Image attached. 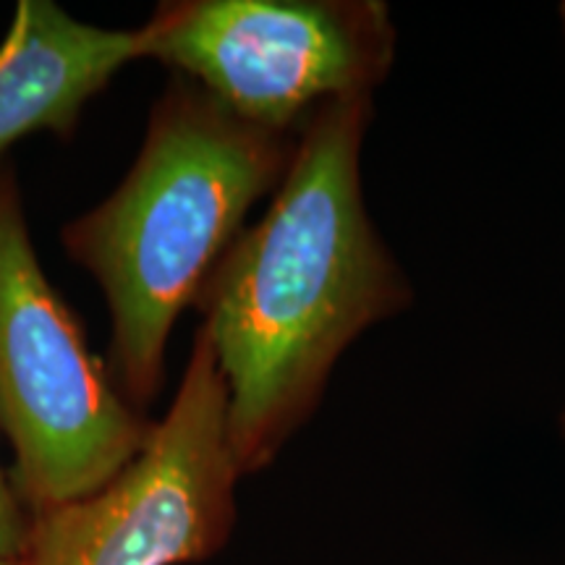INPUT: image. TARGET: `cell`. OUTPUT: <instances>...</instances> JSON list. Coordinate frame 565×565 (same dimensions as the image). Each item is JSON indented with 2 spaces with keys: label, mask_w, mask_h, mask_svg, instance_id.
<instances>
[{
  "label": "cell",
  "mask_w": 565,
  "mask_h": 565,
  "mask_svg": "<svg viewBox=\"0 0 565 565\" xmlns=\"http://www.w3.org/2000/svg\"><path fill=\"white\" fill-rule=\"evenodd\" d=\"M563 433H565V412H563Z\"/></svg>",
  "instance_id": "cell-9"
},
{
  "label": "cell",
  "mask_w": 565,
  "mask_h": 565,
  "mask_svg": "<svg viewBox=\"0 0 565 565\" xmlns=\"http://www.w3.org/2000/svg\"><path fill=\"white\" fill-rule=\"evenodd\" d=\"M372 97L317 108L259 223L236 236L196 307L228 395L238 475L263 471L320 404L343 351L412 303L362 192Z\"/></svg>",
  "instance_id": "cell-1"
},
{
  "label": "cell",
  "mask_w": 565,
  "mask_h": 565,
  "mask_svg": "<svg viewBox=\"0 0 565 565\" xmlns=\"http://www.w3.org/2000/svg\"><path fill=\"white\" fill-rule=\"evenodd\" d=\"M0 565H21V557H19V561H3Z\"/></svg>",
  "instance_id": "cell-8"
},
{
  "label": "cell",
  "mask_w": 565,
  "mask_h": 565,
  "mask_svg": "<svg viewBox=\"0 0 565 565\" xmlns=\"http://www.w3.org/2000/svg\"><path fill=\"white\" fill-rule=\"evenodd\" d=\"M137 58L141 26L100 30L51 0H21L0 42V154L42 129L71 137L84 105Z\"/></svg>",
  "instance_id": "cell-6"
},
{
  "label": "cell",
  "mask_w": 565,
  "mask_h": 565,
  "mask_svg": "<svg viewBox=\"0 0 565 565\" xmlns=\"http://www.w3.org/2000/svg\"><path fill=\"white\" fill-rule=\"evenodd\" d=\"M152 424L89 351L34 254L11 168H0V429L32 515L87 498L131 463Z\"/></svg>",
  "instance_id": "cell-3"
},
{
  "label": "cell",
  "mask_w": 565,
  "mask_h": 565,
  "mask_svg": "<svg viewBox=\"0 0 565 565\" xmlns=\"http://www.w3.org/2000/svg\"><path fill=\"white\" fill-rule=\"evenodd\" d=\"M294 150L296 134L246 124L175 76L121 186L61 231L68 257L100 282L110 377L137 412L158 398L175 320L200 299L249 210L280 186Z\"/></svg>",
  "instance_id": "cell-2"
},
{
  "label": "cell",
  "mask_w": 565,
  "mask_h": 565,
  "mask_svg": "<svg viewBox=\"0 0 565 565\" xmlns=\"http://www.w3.org/2000/svg\"><path fill=\"white\" fill-rule=\"evenodd\" d=\"M32 515L24 513L17 490L0 469V563L19 561L30 540Z\"/></svg>",
  "instance_id": "cell-7"
},
{
  "label": "cell",
  "mask_w": 565,
  "mask_h": 565,
  "mask_svg": "<svg viewBox=\"0 0 565 565\" xmlns=\"http://www.w3.org/2000/svg\"><path fill=\"white\" fill-rule=\"evenodd\" d=\"M563 21H565V3H563Z\"/></svg>",
  "instance_id": "cell-10"
},
{
  "label": "cell",
  "mask_w": 565,
  "mask_h": 565,
  "mask_svg": "<svg viewBox=\"0 0 565 565\" xmlns=\"http://www.w3.org/2000/svg\"><path fill=\"white\" fill-rule=\"evenodd\" d=\"M141 34L145 58L278 134H299L324 103L372 97L395 55L391 11L377 0H179Z\"/></svg>",
  "instance_id": "cell-4"
},
{
  "label": "cell",
  "mask_w": 565,
  "mask_h": 565,
  "mask_svg": "<svg viewBox=\"0 0 565 565\" xmlns=\"http://www.w3.org/2000/svg\"><path fill=\"white\" fill-rule=\"evenodd\" d=\"M228 395L196 333L179 393L131 463L74 503L32 515L21 565H181L212 557L236 521Z\"/></svg>",
  "instance_id": "cell-5"
}]
</instances>
